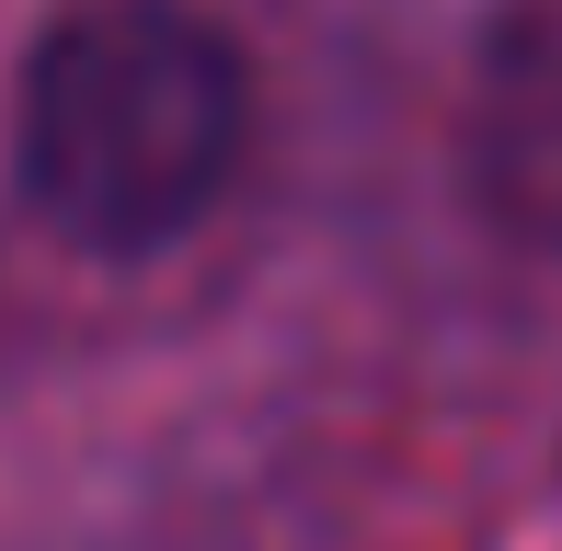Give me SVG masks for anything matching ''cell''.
<instances>
[{"instance_id":"7a4b0ae2","label":"cell","mask_w":562,"mask_h":551,"mask_svg":"<svg viewBox=\"0 0 562 551\" xmlns=\"http://www.w3.org/2000/svg\"><path fill=\"white\" fill-rule=\"evenodd\" d=\"M459 172L505 241L562 265V0L517 12L482 46L471 104H459Z\"/></svg>"},{"instance_id":"6da1fadb","label":"cell","mask_w":562,"mask_h":551,"mask_svg":"<svg viewBox=\"0 0 562 551\" xmlns=\"http://www.w3.org/2000/svg\"><path fill=\"white\" fill-rule=\"evenodd\" d=\"M252 69L195 0H81L23 58V195L81 254H161L229 195Z\"/></svg>"}]
</instances>
